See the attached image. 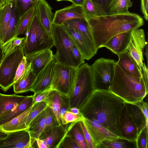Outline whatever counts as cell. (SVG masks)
Listing matches in <instances>:
<instances>
[{"mask_svg": "<svg viewBox=\"0 0 148 148\" xmlns=\"http://www.w3.org/2000/svg\"><path fill=\"white\" fill-rule=\"evenodd\" d=\"M124 102L108 90H95L79 109L83 117L96 119L104 127L123 138L120 119Z\"/></svg>", "mask_w": 148, "mask_h": 148, "instance_id": "obj_1", "label": "cell"}, {"mask_svg": "<svg viewBox=\"0 0 148 148\" xmlns=\"http://www.w3.org/2000/svg\"><path fill=\"white\" fill-rule=\"evenodd\" d=\"M86 18L97 51L113 36L139 28L144 23L143 18L140 15L130 12Z\"/></svg>", "mask_w": 148, "mask_h": 148, "instance_id": "obj_2", "label": "cell"}, {"mask_svg": "<svg viewBox=\"0 0 148 148\" xmlns=\"http://www.w3.org/2000/svg\"><path fill=\"white\" fill-rule=\"evenodd\" d=\"M109 90L125 102L135 104L143 100L148 93V86L143 75L132 76L124 71L116 64L114 76Z\"/></svg>", "mask_w": 148, "mask_h": 148, "instance_id": "obj_3", "label": "cell"}, {"mask_svg": "<svg viewBox=\"0 0 148 148\" xmlns=\"http://www.w3.org/2000/svg\"><path fill=\"white\" fill-rule=\"evenodd\" d=\"M24 34L22 48L25 55L44 49H51L54 46L51 36L42 25L35 11Z\"/></svg>", "mask_w": 148, "mask_h": 148, "instance_id": "obj_4", "label": "cell"}, {"mask_svg": "<svg viewBox=\"0 0 148 148\" xmlns=\"http://www.w3.org/2000/svg\"><path fill=\"white\" fill-rule=\"evenodd\" d=\"M94 90L90 66L84 63L77 69L74 87L69 97L70 108L79 109Z\"/></svg>", "mask_w": 148, "mask_h": 148, "instance_id": "obj_5", "label": "cell"}, {"mask_svg": "<svg viewBox=\"0 0 148 148\" xmlns=\"http://www.w3.org/2000/svg\"><path fill=\"white\" fill-rule=\"evenodd\" d=\"M51 35L56 49L54 55L56 62L76 68L79 67L73 53L74 44L63 26L52 23Z\"/></svg>", "mask_w": 148, "mask_h": 148, "instance_id": "obj_6", "label": "cell"}, {"mask_svg": "<svg viewBox=\"0 0 148 148\" xmlns=\"http://www.w3.org/2000/svg\"><path fill=\"white\" fill-rule=\"evenodd\" d=\"M24 56L22 45L4 55L0 64V86L4 91L14 85L17 68Z\"/></svg>", "mask_w": 148, "mask_h": 148, "instance_id": "obj_7", "label": "cell"}, {"mask_svg": "<svg viewBox=\"0 0 148 148\" xmlns=\"http://www.w3.org/2000/svg\"><path fill=\"white\" fill-rule=\"evenodd\" d=\"M116 63L114 60L101 58L90 66L94 90H109L114 76Z\"/></svg>", "mask_w": 148, "mask_h": 148, "instance_id": "obj_8", "label": "cell"}, {"mask_svg": "<svg viewBox=\"0 0 148 148\" xmlns=\"http://www.w3.org/2000/svg\"><path fill=\"white\" fill-rule=\"evenodd\" d=\"M77 69L56 62L52 88L60 94L69 97L74 87Z\"/></svg>", "mask_w": 148, "mask_h": 148, "instance_id": "obj_9", "label": "cell"}, {"mask_svg": "<svg viewBox=\"0 0 148 148\" xmlns=\"http://www.w3.org/2000/svg\"><path fill=\"white\" fill-rule=\"evenodd\" d=\"M8 133L0 140V148H32L36 142L31 137L28 129Z\"/></svg>", "mask_w": 148, "mask_h": 148, "instance_id": "obj_10", "label": "cell"}, {"mask_svg": "<svg viewBox=\"0 0 148 148\" xmlns=\"http://www.w3.org/2000/svg\"><path fill=\"white\" fill-rule=\"evenodd\" d=\"M147 43L143 29L138 28L132 31L131 40L127 50L135 60L141 71H142L144 61L143 53Z\"/></svg>", "mask_w": 148, "mask_h": 148, "instance_id": "obj_11", "label": "cell"}, {"mask_svg": "<svg viewBox=\"0 0 148 148\" xmlns=\"http://www.w3.org/2000/svg\"><path fill=\"white\" fill-rule=\"evenodd\" d=\"M82 119L96 148L104 140L120 138L104 127L95 119H88L82 116Z\"/></svg>", "mask_w": 148, "mask_h": 148, "instance_id": "obj_12", "label": "cell"}, {"mask_svg": "<svg viewBox=\"0 0 148 148\" xmlns=\"http://www.w3.org/2000/svg\"><path fill=\"white\" fill-rule=\"evenodd\" d=\"M55 62L54 57L37 75L30 91L35 94L51 87L54 75Z\"/></svg>", "mask_w": 148, "mask_h": 148, "instance_id": "obj_13", "label": "cell"}, {"mask_svg": "<svg viewBox=\"0 0 148 148\" xmlns=\"http://www.w3.org/2000/svg\"><path fill=\"white\" fill-rule=\"evenodd\" d=\"M121 134L123 139L136 142L138 132L125 102L123 103L120 119Z\"/></svg>", "mask_w": 148, "mask_h": 148, "instance_id": "obj_14", "label": "cell"}, {"mask_svg": "<svg viewBox=\"0 0 148 148\" xmlns=\"http://www.w3.org/2000/svg\"><path fill=\"white\" fill-rule=\"evenodd\" d=\"M73 19L86 20L82 6L72 4L56 11L54 14L52 23L62 25L65 21Z\"/></svg>", "mask_w": 148, "mask_h": 148, "instance_id": "obj_15", "label": "cell"}, {"mask_svg": "<svg viewBox=\"0 0 148 148\" xmlns=\"http://www.w3.org/2000/svg\"><path fill=\"white\" fill-rule=\"evenodd\" d=\"M25 56L27 64H30L32 71L36 75L54 57L51 49H44Z\"/></svg>", "mask_w": 148, "mask_h": 148, "instance_id": "obj_16", "label": "cell"}, {"mask_svg": "<svg viewBox=\"0 0 148 148\" xmlns=\"http://www.w3.org/2000/svg\"><path fill=\"white\" fill-rule=\"evenodd\" d=\"M133 30L117 34L110 38L103 47H105L117 55L127 50Z\"/></svg>", "mask_w": 148, "mask_h": 148, "instance_id": "obj_17", "label": "cell"}, {"mask_svg": "<svg viewBox=\"0 0 148 148\" xmlns=\"http://www.w3.org/2000/svg\"><path fill=\"white\" fill-rule=\"evenodd\" d=\"M52 10L51 7L46 0H38L37 1L35 12L42 25L51 35L54 14Z\"/></svg>", "mask_w": 148, "mask_h": 148, "instance_id": "obj_18", "label": "cell"}, {"mask_svg": "<svg viewBox=\"0 0 148 148\" xmlns=\"http://www.w3.org/2000/svg\"><path fill=\"white\" fill-rule=\"evenodd\" d=\"M82 54L84 59H91L95 54L85 38L77 31L66 25H62Z\"/></svg>", "mask_w": 148, "mask_h": 148, "instance_id": "obj_19", "label": "cell"}, {"mask_svg": "<svg viewBox=\"0 0 148 148\" xmlns=\"http://www.w3.org/2000/svg\"><path fill=\"white\" fill-rule=\"evenodd\" d=\"M63 25L74 29L86 40L95 54L97 51L95 49L93 37L86 20L73 19L64 22Z\"/></svg>", "mask_w": 148, "mask_h": 148, "instance_id": "obj_20", "label": "cell"}, {"mask_svg": "<svg viewBox=\"0 0 148 148\" xmlns=\"http://www.w3.org/2000/svg\"><path fill=\"white\" fill-rule=\"evenodd\" d=\"M119 60L116 64L127 74L134 77H140L143 75L137 63L127 50L117 55Z\"/></svg>", "mask_w": 148, "mask_h": 148, "instance_id": "obj_21", "label": "cell"}, {"mask_svg": "<svg viewBox=\"0 0 148 148\" xmlns=\"http://www.w3.org/2000/svg\"><path fill=\"white\" fill-rule=\"evenodd\" d=\"M10 121L0 125V130L6 133L22 130H27L29 127L26 123L29 113L33 106Z\"/></svg>", "mask_w": 148, "mask_h": 148, "instance_id": "obj_22", "label": "cell"}, {"mask_svg": "<svg viewBox=\"0 0 148 148\" xmlns=\"http://www.w3.org/2000/svg\"><path fill=\"white\" fill-rule=\"evenodd\" d=\"M36 76L32 71L30 64H27L26 68L23 76L13 85L15 94L30 91Z\"/></svg>", "mask_w": 148, "mask_h": 148, "instance_id": "obj_23", "label": "cell"}, {"mask_svg": "<svg viewBox=\"0 0 148 148\" xmlns=\"http://www.w3.org/2000/svg\"><path fill=\"white\" fill-rule=\"evenodd\" d=\"M34 103L33 95L28 96L11 110L0 116V125L20 115L29 108Z\"/></svg>", "mask_w": 148, "mask_h": 148, "instance_id": "obj_24", "label": "cell"}, {"mask_svg": "<svg viewBox=\"0 0 148 148\" xmlns=\"http://www.w3.org/2000/svg\"><path fill=\"white\" fill-rule=\"evenodd\" d=\"M11 14L6 33L4 38L2 46L14 38L17 29L19 18L16 0H12Z\"/></svg>", "mask_w": 148, "mask_h": 148, "instance_id": "obj_25", "label": "cell"}, {"mask_svg": "<svg viewBox=\"0 0 148 148\" xmlns=\"http://www.w3.org/2000/svg\"><path fill=\"white\" fill-rule=\"evenodd\" d=\"M28 96L5 95L0 93V116L10 110L26 98Z\"/></svg>", "mask_w": 148, "mask_h": 148, "instance_id": "obj_26", "label": "cell"}, {"mask_svg": "<svg viewBox=\"0 0 148 148\" xmlns=\"http://www.w3.org/2000/svg\"><path fill=\"white\" fill-rule=\"evenodd\" d=\"M66 133L62 125L56 126L39 138L45 140L49 148H56Z\"/></svg>", "mask_w": 148, "mask_h": 148, "instance_id": "obj_27", "label": "cell"}, {"mask_svg": "<svg viewBox=\"0 0 148 148\" xmlns=\"http://www.w3.org/2000/svg\"><path fill=\"white\" fill-rule=\"evenodd\" d=\"M12 2V0H9L0 7V43L1 47L8 27Z\"/></svg>", "mask_w": 148, "mask_h": 148, "instance_id": "obj_28", "label": "cell"}, {"mask_svg": "<svg viewBox=\"0 0 148 148\" xmlns=\"http://www.w3.org/2000/svg\"><path fill=\"white\" fill-rule=\"evenodd\" d=\"M125 103L137 127L139 135L145 128H148V124L146 123L145 116L141 109L137 105L135 104Z\"/></svg>", "mask_w": 148, "mask_h": 148, "instance_id": "obj_29", "label": "cell"}, {"mask_svg": "<svg viewBox=\"0 0 148 148\" xmlns=\"http://www.w3.org/2000/svg\"><path fill=\"white\" fill-rule=\"evenodd\" d=\"M47 106L51 110L58 126L62 125L60 115V94L58 91L53 90L44 100Z\"/></svg>", "mask_w": 148, "mask_h": 148, "instance_id": "obj_30", "label": "cell"}, {"mask_svg": "<svg viewBox=\"0 0 148 148\" xmlns=\"http://www.w3.org/2000/svg\"><path fill=\"white\" fill-rule=\"evenodd\" d=\"M45 109L37 116L29 125L28 130L32 138L36 140V138H39L42 133L45 123Z\"/></svg>", "mask_w": 148, "mask_h": 148, "instance_id": "obj_31", "label": "cell"}, {"mask_svg": "<svg viewBox=\"0 0 148 148\" xmlns=\"http://www.w3.org/2000/svg\"><path fill=\"white\" fill-rule=\"evenodd\" d=\"M79 121L73 122L65 134L69 135L73 139L79 148H88Z\"/></svg>", "mask_w": 148, "mask_h": 148, "instance_id": "obj_32", "label": "cell"}, {"mask_svg": "<svg viewBox=\"0 0 148 148\" xmlns=\"http://www.w3.org/2000/svg\"><path fill=\"white\" fill-rule=\"evenodd\" d=\"M37 2L19 17L16 31L13 38L24 34L35 12Z\"/></svg>", "mask_w": 148, "mask_h": 148, "instance_id": "obj_33", "label": "cell"}, {"mask_svg": "<svg viewBox=\"0 0 148 148\" xmlns=\"http://www.w3.org/2000/svg\"><path fill=\"white\" fill-rule=\"evenodd\" d=\"M136 148V142L119 138L115 140H106L102 141L97 148Z\"/></svg>", "mask_w": 148, "mask_h": 148, "instance_id": "obj_34", "label": "cell"}, {"mask_svg": "<svg viewBox=\"0 0 148 148\" xmlns=\"http://www.w3.org/2000/svg\"><path fill=\"white\" fill-rule=\"evenodd\" d=\"M132 5L131 0H110L108 7V14L127 13Z\"/></svg>", "mask_w": 148, "mask_h": 148, "instance_id": "obj_35", "label": "cell"}, {"mask_svg": "<svg viewBox=\"0 0 148 148\" xmlns=\"http://www.w3.org/2000/svg\"><path fill=\"white\" fill-rule=\"evenodd\" d=\"M82 8L86 18L107 15L92 0H84Z\"/></svg>", "mask_w": 148, "mask_h": 148, "instance_id": "obj_36", "label": "cell"}, {"mask_svg": "<svg viewBox=\"0 0 148 148\" xmlns=\"http://www.w3.org/2000/svg\"><path fill=\"white\" fill-rule=\"evenodd\" d=\"M45 110L46 115L45 125L39 138L47 133L53 127L58 125L54 115L51 109L47 106Z\"/></svg>", "mask_w": 148, "mask_h": 148, "instance_id": "obj_37", "label": "cell"}, {"mask_svg": "<svg viewBox=\"0 0 148 148\" xmlns=\"http://www.w3.org/2000/svg\"><path fill=\"white\" fill-rule=\"evenodd\" d=\"M47 106L46 102L42 101L38 103H34L33 106L28 115L26 124L29 127L32 121Z\"/></svg>", "mask_w": 148, "mask_h": 148, "instance_id": "obj_38", "label": "cell"}, {"mask_svg": "<svg viewBox=\"0 0 148 148\" xmlns=\"http://www.w3.org/2000/svg\"><path fill=\"white\" fill-rule=\"evenodd\" d=\"M25 37H17L12 38L2 47L5 55L9 53L17 47L22 45Z\"/></svg>", "mask_w": 148, "mask_h": 148, "instance_id": "obj_39", "label": "cell"}, {"mask_svg": "<svg viewBox=\"0 0 148 148\" xmlns=\"http://www.w3.org/2000/svg\"><path fill=\"white\" fill-rule=\"evenodd\" d=\"M60 94V118L62 125H65L64 119V115L67 111L70 110V107L69 97L64 95Z\"/></svg>", "mask_w": 148, "mask_h": 148, "instance_id": "obj_40", "label": "cell"}, {"mask_svg": "<svg viewBox=\"0 0 148 148\" xmlns=\"http://www.w3.org/2000/svg\"><path fill=\"white\" fill-rule=\"evenodd\" d=\"M148 128H145L138 136L136 141V148H148Z\"/></svg>", "mask_w": 148, "mask_h": 148, "instance_id": "obj_41", "label": "cell"}, {"mask_svg": "<svg viewBox=\"0 0 148 148\" xmlns=\"http://www.w3.org/2000/svg\"><path fill=\"white\" fill-rule=\"evenodd\" d=\"M16 2L19 17L36 3H32V0H16Z\"/></svg>", "mask_w": 148, "mask_h": 148, "instance_id": "obj_42", "label": "cell"}, {"mask_svg": "<svg viewBox=\"0 0 148 148\" xmlns=\"http://www.w3.org/2000/svg\"><path fill=\"white\" fill-rule=\"evenodd\" d=\"M56 148H79L72 138L69 135L66 134Z\"/></svg>", "mask_w": 148, "mask_h": 148, "instance_id": "obj_43", "label": "cell"}, {"mask_svg": "<svg viewBox=\"0 0 148 148\" xmlns=\"http://www.w3.org/2000/svg\"><path fill=\"white\" fill-rule=\"evenodd\" d=\"M82 129L88 148H96L91 137L82 119L78 121Z\"/></svg>", "mask_w": 148, "mask_h": 148, "instance_id": "obj_44", "label": "cell"}, {"mask_svg": "<svg viewBox=\"0 0 148 148\" xmlns=\"http://www.w3.org/2000/svg\"><path fill=\"white\" fill-rule=\"evenodd\" d=\"M51 86L40 92L34 94L33 95L34 103H38L44 101L53 90Z\"/></svg>", "mask_w": 148, "mask_h": 148, "instance_id": "obj_45", "label": "cell"}, {"mask_svg": "<svg viewBox=\"0 0 148 148\" xmlns=\"http://www.w3.org/2000/svg\"><path fill=\"white\" fill-rule=\"evenodd\" d=\"M27 61L25 56H24L17 68L14 79V83L20 79L23 76L25 71Z\"/></svg>", "mask_w": 148, "mask_h": 148, "instance_id": "obj_46", "label": "cell"}, {"mask_svg": "<svg viewBox=\"0 0 148 148\" xmlns=\"http://www.w3.org/2000/svg\"><path fill=\"white\" fill-rule=\"evenodd\" d=\"M82 119V116L81 114H76L69 111H67L64 116V119L65 125L69 123L79 121Z\"/></svg>", "mask_w": 148, "mask_h": 148, "instance_id": "obj_47", "label": "cell"}, {"mask_svg": "<svg viewBox=\"0 0 148 148\" xmlns=\"http://www.w3.org/2000/svg\"><path fill=\"white\" fill-rule=\"evenodd\" d=\"M72 50L73 56L79 66L84 63V59L82 54L75 44L73 46Z\"/></svg>", "mask_w": 148, "mask_h": 148, "instance_id": "obj_48", "label": "cell"}, {"mask_svg": "<svg viewBox=\"0 0 148 148\" xmlns=\"http://www.w3.org/2000/svg\"><path fill=\"white\" fill-rule=\"evenodd\" d=\"M92 0L99 8L108 14V7L110 0Z\"/></svg>", "mask_w": 148, "mask_h": 148, "instance_id": "obj_49", "label": "cell"}, {"mask_svg": "<svg viewBox=\"0 0 148 148\" xmlns=\"http://www.w3.org/2000/svg\"><path fill=\"white\" fill-rule=\"evenodd\" d=\"M135 104L137 105L141 109L145 116L146 123L148 124V104L147 102H145L143 100Z\"/></svg>", "mask_w": 148, "mask_h": 148, "instance_id": "obj_50", "label": "cell"}, {"mask_svg": "<svg viewBox=\"0 0 148 148\" xmlns=\"http://www.w3.org/2000/svg\"><path fill=\"white\" fill-rule=\"evenodd\" d=\"M141 10L145 19H148V0H141Z\"/></svg>", "mask_w": 148, "mask_h": 148, "instance_id": "obj_51", "label": "cell"}, {"mask_svg": "<svg viewBox=\"0 0 148 148\" xmlns=\"http://www.w3.org/2000/svg\"><path fill=\"white\" fill-rule=\"evenodd\" d=\"M37 147L38 148H49L46 142L44 140L39 138L36 139Z\"/></svg>", "mask_w": 148, "mask_h": 148, "instance_id": "obj_52", "label": "cell"}, {"mask_svg": "<svg viewBox=\"0 0 148 148\" xmlns=\"http://www.w3.org/2000/svg\"><path fill=\"white\" fill-rule=\"evenodd\" d=\"M84 0H71V2L75 5L82 6Z\"/></svg>", "mask_w": 148, "mask_h": 148, "instance_id": "obj_53", "label": "cell"}, {"mask_svg": "<svg viewBox=\"0 0 148 148\" xmlns=\"http://www.w3.org/2000/svg\"><path fill=\"white\" fill-rule=\"evenodd\" d=\"M69 111L76 114H81L79 109L76 107L70 108Z\"/></svg>", "mask_w": 148, "mask_h": 148, "instance_id": "obj_54", "label": "cell"}, {"mask_svg": "<svg viewBox=\"0 0 148 148\" xmlns=\"http://www.w3.org/2000/svg\"><path fill=\"white\" fill-rule=\"evenodd\" d=\"M4 55L5 54L3 52L2 48L0 43V64L2 60Z\"/></svg>", "mask_w": 148, "mask_h": 148, "instance_id": "obj_55", "label": "cell"}, {"mask_svg": "<svg viewBox=\"0 0 148 148\" xmlns=\"http://www.w3.org/2000/svg\"><path fill=\"white\" fill-rule=\"evenodd\" d=\"M8 133L4 132L0 130V140L6 137Z\"/></svg>", "mask_w": 148, "mask_h": 148, "instance_id": "obj_56", "label": "cell"}, {"mask_svg": "<svg viewBox=\"0 0 148 148\" xmlns=\"http://www.w3.org/2000/svg\"><path fill=\"white\" fill-rule=\"evenodd\" d=\"M145 55L147 60V66L148 67V47L147 43L146 44L145 46Z\"/></svg>", "mask_w": 148, "mask_h": 148, "instance_id": "obj_57", "label": "cell"}, {"mask_svg": "<svg viewBox=\"0 0 148 148\" xmlns=\"http://www.w3.org/2000/svg\"><path fill=\"white\" fill-rule=\"evenodd\" d=\"M8 0H0V7L5 4Z\"/></svg>", "mask_w": 148, "mask_h": 148, "instance_id": "obj_58", "label": "cell"}, {"mask_svg": "<svg viewBox=\"0 0 148 148\" xmlns=\"http://www.w3.org/2000/svg\"><path fill=\"white\" fill-rule=\"evenodd\" d=\"M38 0H32V2L33 3H36Z\"/></svg>", "mask_w": 148, "mask_h": 148, "instance_id": "obj_59", "label": "cell"}, {"mask_svg": "<svg viewBox=\"0 0 148 148\" xmlns=\"http://www.w3.org/2000/svg\"><path fill=\"white\" fill-rule=\"evenodd\" d=\"M56 0L58 1H70L71 0Z\"/></svg>", "mask_w": 148, "mask_h": 148, "instance_id": "obj_60", "label": "cell"}, {"mask_svg": "<svg viewBox=\"0 0 148 148\" xmlns=\"http://www.w3.org/2000/svg\"></svg>", "mask_w": 148, "mask_h": 148, "instance_id": "obj_61", "label": "cell"}]
</instances>
